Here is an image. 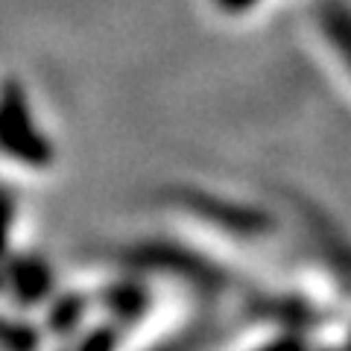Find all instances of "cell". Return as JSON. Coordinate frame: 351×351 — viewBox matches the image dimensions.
Segmentation results:
<instances>
[{
  "label": "cell",
  "instance_id": "obj_3",
  "mask_svg": "<svg viewBox=\"0 0 351 351\" xmlns=\"http://www.w3.org/2000/svg\"><path fill=\"white\" fill-rule=\"evenodd\" d=\"M255 3H258V0H217V6L226 9V12H232V15L246 12V9H252Z\"/></svg>",
  "mask_w": 351,
  "mask_h": 351
},
{
  "label": "cell",
  "instance_id": "obj_2",
  "mask_svg": "<svg viewBox=\"0 0 351 351\" xmlns=\"http://www.w3.org/2000/svg\"><path fill=\"white\" fill-rule=\"evenodd\" d=\"M319 24H322V32L331 38L337 56L346 62V68L351 71V9L346 3H331L322 6L319 12Z\"/></svg>",
  "mask_w": 351,
  "mask_h": 351
},
{
  "label": "cell",
  "instance_id": "obj_1",
  "mask_svg": "<svg viewBox=\"0 0 351 351\" xmlns=\"http://www.w3.org/2000/svg\"><path fill=\"white\" fill-rule=\"evenodd\" d=\"M0 149L29 167H47L53 158L50 144L32 123L27 97L15 85L0 91Z\"/></svg>",
  "mask_w": 351,
  "mask_h": 351
}]
</instances>
